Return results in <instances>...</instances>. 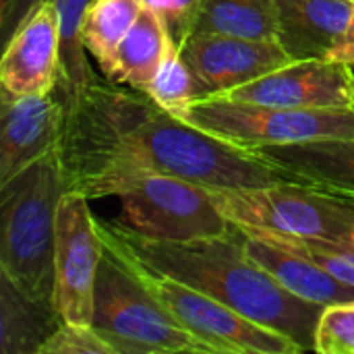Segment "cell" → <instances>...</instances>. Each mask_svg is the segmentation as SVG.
Returning a JSON list of instances; mask_svg holds the SVG:
<instances>
[{
	"label": "cell",
	"mask_w": 354,
	"mask_h": 354,
	"mask_svg": "<svg viewBox=\"0 0 354 354\" xmlns=\"http://www.w3.org/2000/svg\"><path fill=\"white\" fill-rule=\"evenodd\" d=\"M58 153L68 191L114 197L137 174H168L209 191L259 189L290 180L255 151L222 141L166 112L145 91L95 79L62 97Z\"/></svg>",
	"instance_id": "obj_1"
},
{
	"label": "cell",
	"mask_w": 354,
	"mask_h": 354,
	"mask_svg": "<svg viewBox=\"0 0 354 354\" xmlns=\"http://www.w3.org/2000/svg\"><path fill=\"white\" fill-rule=\"evenodd\" d=\"M116 243L141 266L180 280L247 315L249 319L292 338L313 351L324 307L303 301L278 284L247 251L236 226L224 234L189 243H158L106 224Z\"/></svg>",
	"instance_id": "obj_2"
},
{
	"label": "cell",
	"mask_w": 354,
	"mask_h": 354,
	"mask_svg": "<svg viewBox=\"0 0 354 354\" xmlns=\"http://www.w3.org/2000/svg\"><path fill=\"white\" fill-rule=\"evenodd\" d=\"M66 191L58 149L0 183V274L33 299H54L56 214Z\"/></svg>",
	"instance_id": "obj_3"
},
{
	"label": "cell",
	"mask_w": 354,
	"mask_h": 354,
	"mask_svg": "<svg viewBox=\"0 0 354 354\" xmlns=\"http://www.w3.org/2000/svg\"><path fill=\"white\" fill-rule=\"evenodd\" d=\"M100 224L104 251L93 290L91 326L116 354H212L158 301L135 261Z\"/></svg>",
	"instance_id": "obj_4"
},
{
	"label": "cell",
	"mask_w": 354,
	"mask_h": 354,
	"mask_svg": "<svg viewBox=\"0 0 354 354\" xmlns=\"http://www.w3.org/2000/svg\"><path fill=\"white\" fill-rule=\"evenodd\" d=\"M212 195L234 226L354 245V195L348 193L284 180Z\"/></svg>",
	"instance_id": "obj_5"
},
{
	"label": "cell",
	"mask_w": 354,
	"mask_h": 354,
	"mask_svg": "<svg viewBox=\"0 0 354 354\" xmlns=\"http://www.w3.org/2000/svg\"><path fill=\"white\" fill-rule=\"evenodd\" d=\"M124 232L158 243H189L228 234L234 224L218 207L209 189L168 174H137L114 191Z\"/></svg>",
	"instance_id": "obj_6"
},
{
	"label": "cell",
	"mask_w": 354,
	"mask_h": 354,
	"mask_svg": "<svg viewBox=\"0 0 354 354\" xmlns=\"http://www.w3.org/2000/svg\"><path fill=\"white\" fill-rule=\"evenodd\" d=\"M180 118L251 151L322 139H354V110H299L203 97L191 104Z\"/></svg>",
	"instance_id": "obj_7"
},
{
	"label": "cell",
	"mask_w": 354,
	"mask_h": 354,
	"mask_svg": "<svg viewBox=\"0 0 354 354\" xmlns=\"http://www.w3.org/2000/svg\"><path fill=\"white\" fill-rule=\"evenodd\" d=\"M106 226V224H104ZM110 232V230H108ZM116 241V239H114ZM127 253V251H124ZM129 255V253H127ZM131 257V255H129ZM133 259V257H131ZM141 278L170 315L212 354H299L303 348L272 328H266L226 303L180 282L158 274L133 259Z\"/></svg>",
	"instance_id": "obj_8"
},
{
	"label": "cell",
	"mask_w": 354,
	"mask_h": 354,
	"mask_svg": "<svg viewBox=\"0 0 354 354\" xmlns=\"http://www.w3.org/2000/svg\"><path fill=\"white\" fill-rule=\"evenodd\" d=\"M87 201L83 193L66 191L56 214L54 305L62 322L77 326H91L93 290L104 251L100 224Z\"/></svg>",
	"instance_id": "obj_9"
},
{
	"label": "cell",
	"mask_w": 354,
	"mask_h": 354,
	"mask_svg": "<svg viewBox=\"0 0 354 354\" xmlns=\"http://www.w3.org/2000/svg\"><path fill=\"white\" fill-rule=\"evenodd\" d=\"M212 97L299 110H354V66L332 58L290 60L247 85Z\"/></svg>",
	"instance_id": "obj_10"
},
{
	"label": "cell",
	"mask_w": 354,
	"mask_h": 354,
	"mask_svg": "<svg viewBox=\"0 0 354 354\" xmlns=\"http://www.w3.org/2000/svg\"><path fill=\"white\" fill-rule=\"evenodd\" d=\"M178 48L205 97L224 95L292 60L278 39L191 35Z\"/></svg>",
	"instance_id": "obj_11"
},
{
	"label": "cell",
	"mask_w": 354,
	"mask_h": 354,
	"mask_svg": "<svg viewBox=\"0 0 354 354\" xmlns=\"http://www.w3.org/2000/svg\"><path fill=\"white\" fill-rule=\"evenodd\" d=\"M60 81V21L52 0H41L4 41L0 85L12 95L50 93Z\"/></svg>",
	"instance_id": "obj_12"
},
{
	"label": "cell",
	"mask_w": 354,
	"mask_h": 354,
	"mask_svg": "<svg viewBox=\"0 0 354 354\" xmlns=\"http://www.w3.org/2000/svg\"><path fill=\"white\" fill-rule=\"evenodd\" d=\"M64 124V102L50 93L12 95L2 89L0 183L58 149Z\"/></svg>",
	"instance_id": "obj_13"
},
{
	"label": "cell",
	"mask_w": 354,
	"mask_h": 354,
	"mask_svg": "<svg viewBox=\"0 0 354 354\" xmlns=\"http://www.w3.org/2000/svg\"><path fill=\"white\" fill-rule=\"evenodd\" d=\"M278 41L292 60L330 58L344 44L354 0H276Z\"/></svg>",
	"instance_id": "obj_14"
},
{
	"label": "cell",
	"mask_w": 354,
	"mask_h": 354,
	"mask_svg": "<svg viewBox=\"0 0 354 354\" xmlns=\"http://www.w3.org/2000/svg\"><path fill=\"white\" fill-rule=\"evenodd\" d=\"M253 151L295 183L354 195V139H322Z\"/></svg>",
	"instance_id": "obj_15"
},
{
	"label": "cell",
	"mask_w": 354,
	"mask_h": 354,
	"mask_svg": "<svg viewBox=\"0 0 354 354\" xmlns=\"http://www.w3.org/2000/svg\"><path fill=\"white\" fill-rule=\"evenodd\" d=\"M241 236L245 241L249 255L295 297L322 307L354 301V286L336 280L332 274H328L324 268L309 261L307 257L292 253L284 247H278L274 243L247 236L243 232Z\"/></svg>",
	"instance_id": "obj_16"
},
{
	"label": "cell",
	"mask_w": 354,
	"mask_h": 354,
	"mask_svg": "<svg viewBox=\"0 0 354 354\" xmlns=\"http://www.w3.org/2000/svg\"><path fill=\"white\" fill-rule=\"evenodd\" d=\"M172 46L174 39L166 21L158 10L145 4L141 15L116 48L104 77L112 83L143 91Z\"/></svg>",
	"instance_id": "obj_17"
},
{
	"label": "cell",
	"mask_w": 354,
	"mask_h": 354,
	"mask_svg": "<svg viewBox=\"0 0 354 354\" xmlns=\"http://www.w3.org/2000/svg\"><path fill=\"white\" fill-rule=\"evenodd\" d=\"M60 326L54 299H33L0 274V353L39 354Z\"/></svg>",
	"instance_id": "obj_18"
},
{
	"label": "cell",
	"mask_w": 354,
	"mask_h": 354,
	"mask_svg": "<svg viewBox=\"0 0 354 354\" xmlns=\"http://www.w3.org/2000/svg\"><path fill=\"white\" fill-rule=\"evenodd\" d=\"M191 35L278 39L276 0H201L185 29Z\"/></svg>",
	"instance_id": "obj_19"
},
{
	"label": "cell",
	"mask_w": 354,
	"mask_h": 354,
	"mask_svg": "<svg viewBox=\"0 0 354 354\" xmlns=\"http://www.w3.org/2000/svg\"><path fill=\"white\" fill-rule=\"evenodd\" d=\"M145 2L143 0H93L81 23V41L91 54L102 75L108 71L112 56L137 17L141 15Z\"/></svg>",
	"instance_id": "obj_20"
},
{
	"label": "cell",
	"mask_w": 354,
	"mask_h": 354,
	"mask_svg": "<svg viewBox=\"0 0 354 354\" xmlns=\"http://www.w3.org/2000/svg\"><path fill=\"white\" fill-rule=\"evenodd\" d=\"M60 21V97H68L97 79L81 41V23L93 0H52Z\"/></svg>",
	"instance_id": "obj_21"
},
{
	"label": "cell",
	"mask_w": 354,
	"mask_h": 354,
	"mask_svg": "<svg viewBox=\"0 0 354 354\" xmlns=\"http://www.w3.org/2000/svg\"><path fill=\"white\" fill-rule=\"evenodd\" d=\"M243 234L261 239L268 243H274L278 247H284L292 253H299L307 257L309 261L324 268L328 274H332L336 280L354 286V245L348 243H334L324 239H307V236H292V234H280L255 226H236Z\"/></svg>",
	"instance_id": "obj_22"
},
{
	"label": "cell",
	"mask_w": 354,
	"mask_h": 354,
	"mask_svg": "<svg viewBox=\"0 0 354 354\" xmlns=\"http://www.w3.org/2000/svg\"><path fill=\"white\" fill-rule=\"evenodd\" d=\"M143 91L160 108H164L166 112H170L178 118L191 104L205 97L203 87L199 85L191 66L180 56L178 44H174L170 48L168 56L164 58L158 73L153 75V79L149 81V85Z\"/></svg>",
	"instance_id": "obj_23"
},
{
	"label": "cell",
	"mask_w": 354,
	"mask_h": 354,
	"mask_svg": "<svg viewBox=\"0 0 354 354\" xmlns=\"http://www.w3.org/2000/svg\"><path fill=\"white\" fill-rule=\"evenodd\" d=\"M313 351L319 354H354V301L324 307Z\"/></svg>",
	"instance_id": "obj_24"
},
{
	"label": "cell",
	"mask_w": 354,
	"mask_h": 354,
	"mask_svg": "<svg viewBox=\"0 0 354 354\" xmlns=\"http://www.w3.org/2000/svg\"><path fill=\"white\" fill-rule=\"evenodd\" d=\"M39 354H116V351L93 326L62 322V326L46 340Z\"/></svg>",
	"instance_id": "obj_25"
},
{
	"label": "cell",
	"mask_w": 354,
	"mask_h": 354,
	"mask_svg": "<svg viewBox=\"0 0 354 354\" xmlns=\"http://www.w3.org/2000/svg\"><path fill=\"white\" fill-rule=\"evenodd\" d=\"M143 2L162 15V19L166 21L170 29L174 44H180L185 37L189 17L201 0H143Z\"/></svg>",
	"instance_id": "obj_26"
},
{
	"label": "cell",
	"mask_w": 354,
	"mask_h": 354,
	"mask_svg": "<svg viewBox=\"0 0 354 354\" xmlns=\"http://www.w3.org/2000/svg\"><path fill=\"white\" fill-rule=\"evenodd\" d=\"M41 0H6L0 6V29H2V39L6 41L12 31L19 27V23L39 4Z\"/></svg>",
	"instance_id": "obj_27"
},
{
	"label": "cell",
	"mask_w": 354,
	"mask_h": 354,
	"mask_svg": "<svg viewBox=\"0 0 354 354\" xmlns=\"http://www.w3.org/2000/svg\"><path fill=\"white\" fill-rule=\"evenodd\" d=\"M332 60H340V62H348V64H353L354 66V41H344V44H340L336 50H334V54L330 56Z\"/></svg>",
	"instance_id": "obj_28"
},
{
	"label": "cell",
	"mask_w": 354,
	"mask_h": 354,
	"mask_svg": "<svg viewBox=\"0 0 354 354\" xmlns=\"http://www.w3.org/2000/svg\"><path fill=\"white\" fill-rule=\"evenodd\" d=\"M344 41H354V15L353 21H351V27H348V33H346V39Z\"/></svg>",
	"instance_id": "obj_29"
},
{
	"label": "cell",
	"mask_w": 354,
	"mask_h": 354,
	"mask_svg": "<svg viewBox=\"0 0 354 354\" xmlns=\"http://www.w3.org/2000/svg\"><path fill=\"white\" fill-rule=\"evenodd\" d=\"M4 2H6V0H0V6H2V4H4Z\"/></svg>",
	"instance_id": "obj_30"
}]
</instances>
